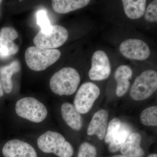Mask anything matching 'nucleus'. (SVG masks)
<instances>
[{
  "instance_id": "f257e3e1",
  "label": "nucleus",
  "mask_w": 157,
  "mask_h": 157,
  "mask_svg": "<svg viewBox=\"0 0 157 157\" xmlns=\"http://www.w3.org/2000/svg\"><path fill=\"white\" fill-rule=\"evenodd\" d=\"M80 82V76L77 70L64 67L52 76L49 85L55 94L59 96H70L76 92Z\"/></svg>"
},
{
  "instance_id": "f03ea898",
  "label": "nucleus",
  "mask_w": 157,
  "mask_h": 157,
  "mask_svg": "<svg viewBox=\"0 0 157 157\" xmlns=\"http://www.w3.org/2000/svg\"><path fill=\"white\" fill-rule=\"evenodd\" d=\"M39 148L46 153H54L59 157H72L73 148L59 133L48 131L42 134L37 140Z\"/></svg>"
},
{
  "instance_id": "7ed1b4c3",
  "label": "nucleus",
  "mask_w": 157,
  "mask_h": 157,
  "mask_svg": "<svg viewBox=\"0 0 157 157\" xmlns=\"http://www.w3.org/2000/svg\"><path fill=\"white\" fill-rule=\"evenodd\" d=\"M61 52L56 49H46L37 46H30L25 51L26 63L31 70L42 71L53 65L61 56Z\"/></svg>"
},
{
  "instance_id": "20e7f679",
  "label": "nucleus",
  "mask_w": 157,
  "mask_h": 157,
  "mask_svg": "<svg viewBox=\"0 0 157 157\" xmlns=\"http://www.w3.org/2000/svg\"><path fill=\"white\" fill-rule=\"evenodd\" d=\"M157 89V72L146 70L135 78L130 90V97L135 101H143L149 98Z\"/></svg>"
},
{
  "instance_id": "39448f33",
  "label": "nucleus",
  "mask_w": 157,
  "mask_h": 157,
  "mask_svg": "<svg viewBox=\"0 0 157 157\" xmlns=\"http://www.w3.org/2000/svg\"><path fill=\"white\" fill-rule=\"evenodd\" d=\"M18 116L34 123H40L46 118L48 110L45 105L32 97L20 99L15 105Z\"/></svg>"
},
{
  "instance_id": "423d86ee",
  "label": "nucleus",
  "mask_w": 157,
  "mask_h": 157,
  "mask_svg": "<svg viewBox=\"0 0 157 157\" xmlns=\"http://www.w3.org/2000/svg\"><path fill=\"white\" fill-rule=\"evenodd\" d=\"M69 33L64 27L52 25L51 31L43 33L41 30L34 37L33 42L36 46L46 49H55L63 45L67 40Z\"/></svg>"
},
{
  "instance_id": "0eeeda50",
  "label": "nucleus",
  "mask_w": 157,
  "mask_h": 157,
  "mask_svg": "<svg viewBox=\"0 0 157 157\" xmlns=\"http://www.w3.org/2000/svg\"><path fill=\"white\" fill-rule=\"evenodd\" d=\"M100 89L94 83L85 82L82 85L74 100V107L81 114L87 113L100 95Z\"/></svg>"
},
{
  "instance_id": "6e6552de",
  "label": "nucleus",
  "mask_w": 157,
  "mask_h": 157,
  "mask_svg": "<svg viewBox=\"0 0 157 157\" xmlns=\"http://www.w3.org/2000/svg\"><path fill=\"white\" fill-rule=\"evenodd\" d=\"M111 73V66L109 58L104 52L98 50L92 58V66L89 72L91 80L101 81L108 78Z\"/></svg>"
},
{
  "instance_id": "1a4fd4ad",
  "label": "nucleus",
  "mask_w": 157,
  "mask_h": 157,
  "mask_svg": "<svg viewBox=\"0 0 157 157\" xmlns=\"http://www.w3.org/2000/svg\"><path fill=\"white\" fill-rule=\"evenodd\" d=\"M120 51L124 56L130 59L144 60L150 54L148 45L142 40L131 39L121 43Z\"/></svg>"
},
{
  "instance_id": "9d476101",
  "label": "nucleus",
  "mask_w": 157,
  "mask_h": 157,
  "mask_svg": "<svg viewBox=\"0 0 157 157\" xmlns=\"http://www.w3.org/2000/svg\"><path fill=\"white\" fill-rule=\"evenodd\" d=\"M2 154L5 157H37L32 145L17 139L8 141L3 147Z\"/></svg>"
},
{
  "instance_id": "9b49d317",
  "label": "nucleus",
  "mask_w": 157,
  "mask_h": 157,
  "mask_svg": "<svg viewBox=\"0 0 157 157\" xmlns=\"http://www.w3.org/2000/svg\"><path fill=\"white\" fill-rule=\"evenodd\" d=\"M108 113L107 110H99L93 115L87 130L89 136L95 135L98 139L102 140L105 137L108 122Z\"/></svg>"
},
{
  "instance_id": "f8f14e48",
  "label": "nucleus",
  "mask_w": 157,
  "mask_h": 157,
  "mask_svg": "<svg viewBox=\"0 0 157 157\" xmlns=\"http://www.w3.org/2000/svg\"><path fill=\"white\" fill-rule=\"evenodd\" d=\"M61 109L62 117L67 124L73 130L79 131L82 126V117L73 104L63 103Z\"/></svg>"
},
{
  "instance_id": "ddd939ff",
  "label": "nucleus",
  "mask_w": 157,
  "mask_h": 157,
  "mask_svg": "<svg viewBox=\"0 0 157 157\" xmlns=\"http://www.w3.org/2000/svg\"><path fill=\"white\" fill-rule=\"evenodd\" d=\"M132 76V70L128 66L121 65L117 68L114 77L117 83L116 92L118 97H122L127 92L130 87L129 80Z\"/></svg>"
},
{
  "instance_id": "4468645a",
  "label": "nucleus",
  "mask_w": 157,
  "mask_h": 157,
  "mask_svg": "<svg viewBox=\"0 0 157 157\" xmlns=\"http://www.w3.org/2000/svg\"><path fill=\"white\" fill-rule=\"evenodd\" d=\"M20 70V64L17 60L13 61L10 64L0 68V81L6 94H10L12 91L13 82L11 77Z\"/></svg>"
},
{
  "instance_id": "2eb2a0df",
  "label": "nucleus",
  "mask_w": 157,
  "mask_h": 157,
  "mask_svg": "<svg viewBox=\"0 0 157 157\" xmlns=\"http://www.w3.org/2000/svg\"><path fill=\"white\" fill-rule=\"evenodd\" d=\"M141 140V135L139 133H132L121 147L122 154L128 157L143 156L144 152L140 146Z\"/></svg>"
},
{
  "instance_id": "dca6fc26",
  "label": "nucleus",
  "mask_w": 157,
  "mask_h": 157,
  "mask_svg": "<svg viewBox=\"0 0 157 157\" xmlns=\"http://www.w3.org/2000/svg\"><path fill=\"white\" fill-rule=\"evenodd\" d=\"M90 2L89 0H53L52 6L56 13L64 14L82 9Z\"/></svg>"
},
{
  "instance_id": "f3484780",
  "label": "nucleus",
  "mask_w": 157,
  "mask_h": 157,
  "mask_svg": "<svg viewBox=\"0 0 157 157\" xmlns=\"http://www.w3.org/2000/svg\"><path fill=\"white\" fill-rule=\"evenodd\" d=\"M125 13L130 19H137L143 16L146 10L145 0H123Z\"/></svg>"
},
{
  "instance_id": "a211bd4d",
  "label": "nucleus",
  "mask_w": 157,
  "mask_h": 157,
  "mask_svg": "<svg viewBox=\"0 0 157 157\" xmlns=\"http://www.w3.org/2000/svg\"><path fill=\"white\" fill-rule=\"evenodd\" d=\"M131 129L128 124H121L118 132L109 143L108 149L112 153L118 151L131 135Z\"/></svg>"
},
{
  "instance_id": "6ab92c4d",
  "label": "nucleus",
  "mask_w": 157,
  "mask_h": 157,
  "mask_svg": "<svg viewBox=\"0 0 157 157\" xmlns=\"http://www.w3.org/2000/svg\"><path fill=\"white\" fill-rule=\"evenodd\" d=\"M140 121L143 125L147 126L157 125V107L151 106L147 107L141 113Z\"/></svg>"
},
{
  "instance_id": "aec40b11",
  "label": "nucleus",
  "mask_w": 157,
  "mask_h": 157,
  "mask_svg": "<svg viewBox=\"0 0 157 157\" xmlns=\"http://www.w3.org/2000/svg\"><path fill=\"white\" fill-rule=\"evenodd\" d=\"M19 47L13 41L0 39V58H6L17 53Z\"/></svg>"
},
{
  "instance_id": "412c9836",
  "label": "nucleus",
  "mask_w": 157,
  "mask_h": 157,
  "mask_svg": "<svg viewBox=\"0 0 157 157\" xmlns=\"http://www.w3.org/2000/svg\"><path fill=\"white\" fill-rule=\"evenodd\" d=\"M36 17L37 23L41 28L43 33H48L51 31L52 25L47 16V11L45 9H41L37 11Z\"/></svg>"
},
{
  "instance_id": "4be33fe9",
  "label": "nucleus",
  "mask_w": 157,
  "mask_h": 157,
  "mask_svg": "<svg viewBox=\"0 0 157 157\" xmlns=\"http://www.w3.org/2000/svg\"><path fill=\"white\" fill-rule=\"evenodd\" d=\"M121 125V122L119 119L114 118L111 120L107 128V132L105 135V142L106 144H109L112 141L113 137L118 132Z\"/></svg>"
},
{
  "instance_id": "5701e85b",
  "label": "nucleus",
  "mask_w": 157,
  "mask_h": 157,
  "mask_svg": "<svg viewBox=\"0 0 157 157\" xmlns=\"http://www.w3.org/2000/svg\"><path fill=\"white\" fill-rule=\"evenodd\" d=\"M97 155L96 147L88 142L82 144L78 149V157H97Z\"/></svg>"
},
{
  "instance_id": "b1692460",
  "label": "nucleus",
  "mask_w": 157,
  "mask_h": 157,
  "mask_svg": "<svg viewBox=\"0 0 157 157\" xmlns=\"http://www.w3.org/2000/svg\"><path fill=\"white\" fill-rule=\"evenodd\" d=\"M145 18L149 22H157V1L155 0L150 4L145 13Z\"/></svg>"
},
{
  "instance_id": "393cba45",
  "label": "nucleus",
  "mask_w": 157,
  "mask_h": 157,
  "mask_svg": "<svg viewBox=\"0 0 157 157\" xmlns=\"http://www.w3.org/2000/svg\"><path fill=\"white\" fill-rule=\"evenodd\" d=\"M3 95H4V90H3L2 86V83L0 81V98L2 97Z\"/></svg>"
},
{
  "instance_id": "a878e982",
  "label": "nucleus",
  "mask_w": 157,
  "mask_h": 157,
  "mask_svg": "<svg viewBox=\"0 0 157 157\" xmlns=\"http://www.w3.org/2000/svg\"><path fill=\"white\" fill-rule=\"evenodd\" d=\"M112 157H128L125 155H116L113 156Z\"/></svg>"
},
{
  "instance_id": "bb28decb",
  "label": "nucleus",
  "mask_w": 157,
  "mask_h": 157,
  "mask_svg": "<svg viewBox=\"0 0 157 157\" xmlns=\"http://www.w3.org/2000/svg\"><path fill=\"white\" fill-rule=\"evenodd\" d=\"M147 157H157V155L156 154H153L149 155Z\"/></svg>"
},
{
  "instance_id": "cd10ccee",
  "label": "nucleus",
  "mask_w": 157,
  "mask_h": 157,
  "mask_svg": "<svg viewBox=\"0 0 157 157\" xmlns=\"http://www.w3.org/2000/svg\"><path fill=\"white\" fill-rule=\"evenodd\" d=\"M2 1H0V5H1V3H2Z\"/></svg>"
}]
</instances>
